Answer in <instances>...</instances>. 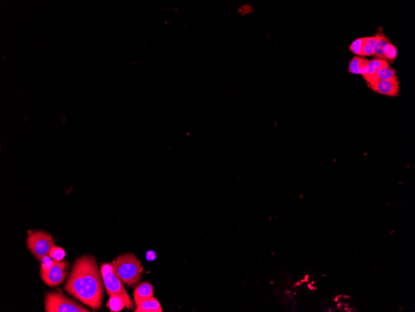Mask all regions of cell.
<instances>
[{"label":"cell","mask_w":415,"mask_h":312,"mask_svg":"<svg viewBox=\"0 0 415 312\" xmlns=\"http://www.w3.org/2000/svg\"><path fill=\"white\" fill-rule=\"evenodd\" d=\"M163 311L161 305L159 300L156 298L152 297L149 300L144 301L140 305L136 306L135 312H162Z\"/></svg>","instance_id":"7c38bea8"},{"label":"cell","mask_w":415,"mask_h":312,"mask_svg":"<svg viewBox=\"0 0 415 312\" xmlns=\"http://www.w3.org/2000/svg\"><path fill=\"white\" fill-rule=\"evenodd\" d=\"M71 269L68 261H55L52 268L47 271H40L42 281L50 287L60 286L65 281Z\"/></svg>","instance_id":"8992f818"},{"label":"cell","mask_w":415,"mask_h":312,"mask_svg":"<svg viewBox=\"0 0 415 312\" xmlns=\"http://www.w3.org/2000/svg\"><path fill=\"white\" fill-rule=\"evenodd\" d=\"M40 262H41V270L40 271H47L52 268L55 261L52 259L49 255L42 257Z\"/></svg>","instance_id":"d6986e66"},{"label":"cell","mask_w":415,"mask_h":312,"mask_svg":"<svg viewBox=\"0 0 415 312\" xmlns=\"http://www.w3.org/2000/svg\"><path fill=\"white\" fill-rule=\"evenodd\" d=\"M377 38L376 36L366 37L363 47V57H372L376 46Z\"/></svg>","instance_id":"9a60e30c"},{"label":"cell","mask_w":415,"mask_h":312,"mask_svg":"<svg viewBox=\"0 0 415 312\" xmlns=\"http://www.w3.org/2000/svg\"><path fill=\"white\" fill-rule=\"evenodd\" d=\"M49 256L54 261L63 260L66 256V251L63 248L55 246L50 250Z\"/></svg>","instance_id":"ac0fdd59"},{"label":"cell","mask_w":415,"mask_h":312,"mask_svg":"<svg viewBox=\"0 0 415 312\" xmlns=\"http://www.w3.org/2000/svg\"><path fill=\"white\" fill-rule=\"evenodd\" d=\"M154 289L149 282H141L135 287L133 293L134 302L136 306L147 300L154 297Z\"/></svg>","instance_id":"ba28073f"},{"label":"cell","mask_w":415,"mask_h":312,"mask_svg":"<svg viewBox=\"0 0 415 312\" xmlns=\"http://www.w3.org/2000/svg\"><path fill=\"white\" fill-rule=\"evenodd\" d=\"M396 76H397L395 69L390 68V66H387L377 69L374 74L366 80V81L369 86L375 82L394 78Z\"/></svg>","instance_id":"30bf717a"},{"label":"cell","mask_w":415,"mask_h":312,"mask_svg":"<svg viewBox=\"0 0 415 312\" xmlns=\"http://www.w3.org/2000/svg\"><path fill=\"white\" fill-rule=\"evenodd\" d=\"M369 87L374 92L389 97H397L400 93V83L397 76L390 79L375 82L369 85Z\"/></svg>","instance_id":"52a82bcc"},{"label":"cell","mask_w":415,"mask_h":312,"mask_svg":"<svg viewBox=\"0 0 415 312\" xmlns=\"http://www.w3.org/2000/svg\"><path fill=\"white\" fill-rule=\"evenodd\" d=\"M368 60V59L365 58L356 56L350 61L348 72L351 74H360L361 69H362L364 63Z\"/></svg>","instance_id":"5bb4252c"},{"label":"cell","mask_w":415,"mask_h":312,"mask_svg":"<svg viewBox=\"0 0 415 312\" xmlns=\"http://www.w3.org/2000/svg\"><path fill=\"white\" fill-rule=\"evenodd\" d=\"M111 264L115 275L125 286L136 287L141 281L144 268L133 253L117 255Z\"/></svg>","instance_id":"7a4b0ae2"},{"label":"cell","mask_w":415,"mask_h":312,"mask_svg":"<svg viewBox=\"0 0 415 312\" xmlns=\"http://www.w3.org/2000/svg\"><path fill=\"white\" fill-rule=\"evenodd\" d=\"M107 304H108V308L111 312L121 311L123 308H125L124 300L117 295L110 296Z\"/></svg>","instance_id":"4fadbf2b"},{"label":"cell","mask_w":415,"mask_h":312,"mask_svg":"<svg viewBox=\"0 0 415 312\" xmlns=\"http://www.w3.org/2000/svg\"><path fill=\"white\" fill-rule=\"evenodd\" d=\"M366 37L358 38L352 42L349 46V50L358 57H363V47Z\"/></svg>","instance_id":"e0dca14e"},{"label":"cell","mask_w":415,"mask_h":312,"mask_svg":"<svg viewBox=\"0 0 415 312\" xmlns=\"http://www.w3.org/2000/svg\"><path fill=\"white\" fill-rule=\"evenodd\" d=\"M387 66H389V63L382 60L374 59V60H368L364 65L362 70H361V75H362L364 79L366 81L372 74H374L377 69L382 68V67Z\"/></svg>","instance_id":"8fae6325"},{"label":"cell","mask_w":415,"mask_h":312,"mask_svg":"<svg viewBox=\"0 0 415 312\" xmlns=\"http://www.w3.org/2000/svg\"><path fill=\"white\" fill-rule=\"evenodd\" d=\"M27 247L37 260L49 255L50 250L55 246L53 237L49 233L41 230L28 231Z\"/></svg>","instance_id":"5b68a950"},{"label":"cell","mask_w":415,"mask_h":312,"mask_svg":"<svg viewBox=\"0 0 415 312\" xmlns=\"http://www.w3.org/2000/svg\"><path fill=\"white\" fill-rule=\"evenodd\" d=\"M376 43L375 46L374 54L372 57L374 59H379V60H382L384 57V55L388 47V45L391 43L390 39L385 36L383 33L382 28L379 29L376 34Z\"/></svg>","instance_id":"9c48e42d"},{"label":"cell","mask_w":415,"mask_h":312,"mask_svg":"<svg viewBox=\"0 0 415 312\" xmlns=\"http://www.w3.org/2000/svg\"><path fill=\"white\" fill-rule=\"evenodd\" d=\"M100 269L107 295L109 297L112 295L119 296L124 300L125 308L127 310H133V300L125 289L124 285L115 275L111 263H101Z\"/></svg>","instance_id":"277c9868"},{"label":"cell","mask_w":415,"mask_h":312,"mask_svg":"<svg viewBox=\"0 0 415 312\" xmlns=\"http://www.w3.org/2000/svg\"><path fill=\"white\" fill-rule=\"evenodd\" d=\"M398 50L397 47L393 44L392 42L388 45L386 50L383 57V60L386 61L388 63H393L397 60Z\"/></svg>","instance_id":"2e32d148"},{"label":"cell","mask_w":415,"mask_h":312,"mask_svg":"<svg viewBox=\"0 0 415 312\" xmlns=\"http://www.w3.org/2000/svg\"><path fill=\"white\" fill-rule=\"evenodd\" d=\"M63 289L92 310H100L105 289L94 256L84 255L75 260Z\"/></svg>","instance_id":"6da1fadb"},{"label":"cell","mask_w":415,"mask_h":312,"mask_svg":"<svg viewBox=\"0 0 415 312\" xmlns=\"http://www.w3.org/2000/svg\"><path fill=\"white\" fill-rule=\"evenodd\" d=\"M44 303L45 312L91 311L82 304L58 290L45 293Z\"/></svg>","instance_id":"3957f363"}]
</instances>
